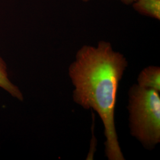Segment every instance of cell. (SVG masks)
<instances>
[{
  "label": "cell",
  "instance_id": "5b68a950",
  "mask_svg": "<svg viewBox=\"0 0 160 160\" xmlns=\"http://www.w3.org/2000/svg\"><path fill=\"white\" fill-rule=\"evenodd\" d=\"M0 87L8 92L12 96L22 101L23 94L17 86L14 85L8 78L6 63L0 57Z\"/></svg>",
  "mask_w": 160,
  "mask_h": 160
},
{
  "label": "cell",
  "instance_id": "6da1fadb",
  "mask_svg": "<svg viewBox=\"0 0 160 160\" xmlns=\"http://www.w3.org/2000/svg\"><path fill=\"white\" fill-rule=\"evenodd\" d=\"M128 66L124 55L102 40L97 46H82L69 67L74 86V102L96 111L103 122L105 154L109 160H125L118 141L114 112L118 87Z\"/></svg>",
  "mask_w": 160,
  "mask_h": 160
},
{
  "label": "cell",
  "instance_id": "3957f363",
  "mask_svg": "<svg viewBox=\"0 0 160 160\" xmlns=\"http://www.w3.org/2000/svg\"><path fill=\"white\" fill-rule=\"evenodd\" d=\"M137 81L138 86L151 88L160 92V67L149 66L143 69L138 75Z\"/></svg>",
  "mask_w": 160,
  "mask_h": 160
},
{
  "label": "cell",
  "instance_id": "7a4b0ae2",
  "mask_svg": "<svg viewBox=\"0 0 160 160\" xmlns=\"http://www.w3.org/2000/svg\"><path fill=\"white\" fill-rule=\"evenodd\" d=\"M128 96L131 134L144 148L154 149L160 142V92L135 84Z\"/></svg>",
  "mask_w": 160,
  "mask_h": 160
},
{
  "label": "cell",
  "instance_id": "277c9868",
  "mask_svg": "<svg viewBox=\"0 0 160 160\" xmlns=\"http://www.w3.org/2000/svg\"><path fill=\"white\" fill-rule=\"evenodd\" d=\"M132 5L138 13L160 20V0H135Z\"/></svg>",
  "mask_w": 160,
  "mask_h": 160
},
{
  "label": "cell",
  "instance_id": "8992f818",
  "mask_svg": "<svg viewBox=\"0 0 160 160\" xmlns=\"http://www.w3.org/2000/svg\"><path fill=\"white\" fill-rule=\"evenodd\" d=\"M83 2H88L90 0H81ZM120 1H122L123 4H126V5H132V4L135 1V0H120Z\"/></svg>",
  "mask_w": 160,
  "mask_h": 160
}]
</instances>
